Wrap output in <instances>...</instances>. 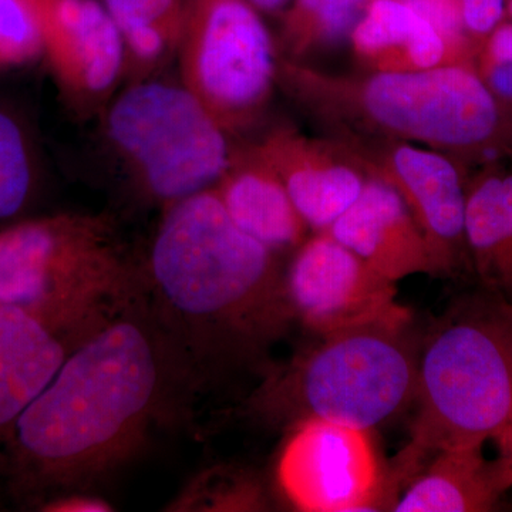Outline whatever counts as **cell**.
Masks as SVG:
<instances>
[{
  "instance_id": "15",
  "label": "cell",
  "mask_w": 512,
  "mask_h": 512,
  "mask_svg": "<svg viewBox=\"0 0 512 512\" xmlns=\"http://www.w3.org/2000/svg\"><path fill=\"white\" fill-rule=\"evenodd\" d=\"M326 232L394 284L416 274L437 275L402 195L377 175L370 174L357 200Z\"/></svg>"
},
{
  "instance_id": "19",
  "label": "cell",
  "mask_w": 512,
  "mask_h": 512,
  "mask_svg": "<svg viewBox=\"0 0 512 512\" xmlns=\"http://www.w3.org/2000/svg\"><path fill=\"white\" fill-rule=\"evenodd\" d=\"M466 242L481 285L512 302V173H487L467 188Z\"/></svg>"
},
{
  "instance_id": "30",
  "label": "cell",
  "mask_w": 512,
  "mask_h": 512,
  "mask_svg": "<svg viewBox=\"0 0 512 512\" xmlns=\"http://www.w3.org/2000/svg\"><path fill=\"white\" fill-rule=\"evenodd\" d=\"M507 15L512 19V0H507Z\"/></svg>"
},
{
  "instance_id": "16",
  "label": "cell",
  "mask_w": 512,
  "mask_h": 512,
  "mask_svg": "<svg viewBox=\"0 0 512 512\" xmlns=\"http://www.w3.org/2000/svg\"><path fill=\"white\" fill-rule=\"evenodd\" d=\"M484 446L447 448L433 454L404 485L396 512L493 511L512 488L503 457L488 460Z\"/></svg>"
},
{
  "instance_id": "18",
  "label": "cell",
  "mask_w": 512,
  "mask_h": 512,
  "mask_svg": "<svg viewBox=\"0 0 512 512\" xmlns=\"http://www.w3.org/2000/svg\"><path fill=\"white\" fill-rule=\"evenodd\" d=\"M350 42L373 70H419L450 63L443 37L403 0H369Z\"/></svg>"
},
{
  "instance_id": "5",
  "label": "cell",
  "mask_w": 512,
  "mask_h": 512,
  "mask_svg": "<svg viewBox=\"0 0 512 512\" xmlns=\"http://www.w3.org/2000/svg\"><path fill=\"white\" fill-rule=\"evenodd\" d=\"M295 89L328 116L372 128L394 141L444 154H484L504 131L503 103L470 64L326 76L288 66Z\"/></svg>"
},
{
  "instance_id": "13",
  "label": "cell",
  "mask_w": 512,
  "mask_h": 512,
  "mask_svg": "<svg viewBox=\"0 0 512 512\" xmlns=\"http://www.w3.org/2000/svg\"><path fill=\"white\" fill-rule=\"evenodd\" d=\"M281 178L296 210L315 232L328 231L365 188L369 171L350 148L275 128L255 147Z\"/></svg>"
},
{
  "instance_id": "3",
  "label": "cell",
  "mask_w": 512,
  "mask_h": 512,
  "mask_svg": "<svg viewBox=\"0 0 512 512\" xmlns=\"http://www.w3.org/2000/svg\"><path fill=\"white\" fill-rule=\"evenodd\" d=\"M416 416L410 440L387 470L396 501L433 454L484 446L512 420V302L481 288L464 293L419 340Z\"/></svg>"
},
{
  "instance_id": "14",
  "label": "cell",
  "mask_w": 512,
  "mask_h": 512,
  "mask_svg": "<svg viewBox=\"0 0 512 512\" xmlns=\"http://www.w3.org/2000/svg\"><path fill=\"white\" fill-rule=\"evenodd\" d=\"M103 322L63 323L0 305V439L52 382L74 346Z\"/></svg>"
},
{
  "instance_id": "4",
  "label": "cell",
  "mask_w": 512,
  "mask_h": 512,
  "mask_svg": "<svg viewBox=\"0 0 512 512\" xmlns=\"http://www.w3.org/2000/svg\"><path fill=\"white\" fill-rule=\"evenodd\" d=\"M419 340L406 306L318 336L291 362L271 367L252 396V410L285 427L323 419L372 431L413 404Z\"/></svg>"
},
{
  "instance_id": "8",
  "label": "cell",
  "mask_w": 512,
  "mask_h": 512,
  "mask_svg": "<svg viewBox=\"0 0 512 512\" xmlns=\"http://www.w3.org/2000/svg\"><path fill=\"white\" fill-rule=\"evenodd\" d=\"M178 53L181 83L229 134L261 116L275 83L276 53L249 0H190Z\"/></svg>"
},
{
  "instance_id": "1",
  "label": "cell",
  "mask_w": 512,
  "mask_h": 512,
  "mask_svg": "<svg viewBox=\"0 0 512 512\" xmlns=\"http://www.w3.org/2000/svg\"><path fill=\"white\" fill-rule=\"evenodd\" d=\"M276 255L235 225L214 187L168 205L148 258L160 333L212 375L261 372L296 323Z\"/></svg>"
},
{
  "instance_id": "28",
  "label": "cell",
  "mask_w": 512,
  "mask_h": 512,
  "mask_svg": "<svg viewBox=\"0 0 512 512\" xmlns=\"http://www.w3.org/2000/svg\"><path fill=\"white\" fill-rule=\"evenodd\" d=\"M494 440L497 441L498 448H500V457L504 458L512 474V420Z\"/></svg>"
},
{
  "instance_id": "29",
  "label": "cell",
  "mask_w": 512,
  "mask_h": 512,
  "mask_svg": "<svg viewBox=\"0 0 512 512\" xmlns=\"http://www.w3.org/2000/svg\"><path fill=\"white\" fill-rule=\"evenodd\" d=\"M261 13H278L288 8L291 0H249Z\"/></svg>"
},
{
  "instance_id": "23",
  "label": "cell",
  "mask_w": 512,
  "mask_h": 512,
  "mask_svg": "<svg viewBox=\"0 0 512 512\" xmlns=\"http://www.w3.org/2000/svg\"><path fill=\"white\" fill-rule=\"evenodd\" d=\"M120 35L138 29H158L180 40L190 0H101Z\"/></svg>"
},
{
  "instance_id": "2",
  "label": "cell",
  "mask_w": 512,
  "mask_h": 512,
  "mask_svg": "<svg viewBox=\"0 0 512 512\" xmlns=\"http://www.w3.org/2000/svg\"><path fill=\"white\" fill-rule=\"evenodd\" d=\"M170 349L136 313L84 336L13 424L10 461L26 487L67 490L119 464L163 402Z\"/></svg>"
},
{
  "instance_id": "25",
  "label": "cell",
  "mask_w": 512,
  "mask_h": 512,
  "mask_svg": "<svg viewBox=\"0 0 512 512\" xmlns=\"http://www.w3.org/2000/svg\"><path fill=\"white\" fill-rule=\"evenodd\" d=\"M464 28L480 52L493 30L504 22L507 0H456Z\"/></svg>"
},
{
  "instance_id": "27",
  "label": "cell",
  "mask_w": 512,
  "mask_h": 512,
  "mask_svg": "<svg viewBox=\"0 0 512 512\" xmlns=\"http://www.w3.org/2000/svg\"><path fill=\"white\" fill-rule=\"evenodd\" d=\"M46 510L63 512H106L113 510L107 501L93 495H69L46 505Z\"/></svg>"
},
{
  "instance_id": "10",
  "label": "cell",
  "mask_w": 512,
  "mask_h": 512,
  "mask_svg": "<svg viewBox=\"0 0 512 512\" xmlns=\"http://www.w3.org/2000/svg\"><path fill=\"white\" fill-rule=\"evenodd\" d=\"M285 288L296 322L316 336L366 325L402 308L396 284L326 231L296 248Z\"/></svg>"
},
{
  "instance_id": "26",
  "label": "cell",
  "mask_w": 512,
  "mask_h": 512,
  "mask_svg": "<svg viewBox=\"0 0 512 512\" xmlns=\"http://www.w3.org/2000/svg\"><path fill=\"white\" fill-rule=\"evenodd\" d=\"M478 59L512 63V22H501L485 39Z\"/></svg>"
},
{
  "instance_id": "7",
  "label": "cell",
  "mask_w": 512,
  "mask_h": 512,
  "mask_svg": "<svg viewBox=\"0 0 512 512\" xmlns=\"http://www.w3.org/2000/svg\"><path fill=\"white\" fill-rule=\"evenodd\" d=\"M106 134L141 190L167 205L215 187L234 156L228 131L183 83L131 84L107 110Z\"/></svg>"
},
{
  "instance_id": "12",
  "label": "cell",
  "mask_w": 512,
  "mask_h": 512,
  "mask_svg": "<svg viewBox=\"0 0 512 512\" xmlns=\"http://www.w3.org/2000/svg\"><path fill=\"white\" fill-rule=\"evenodd\" d=\"M42 50L79 106L106 99L126 69L123 40L101 0H40Z\"/></svg>"
},
{
  "instance_id": "9",
  "label": "cell",
  "mask_w": 512,
  "mask_h": 512,
  "mask_svg": "<svg viewBox=\"0 0 512 512\" xmlns=\"http://www.w3.org/2000/svg\"><path fill=\"white\" fill-rule=\"evenodd\" d=\"M278 483L308 512L389 510L384 471L370 430L323 419L293 424L278 461Z\"/></svg>"
},
{
  "instance_id": "6",
  "label": "cell",
  "mask_w": 512,
  "mask_h": 512,
  "mask_svg": "<svg viewBox=\"0 0 512 512\" xmlns=\"http://www.w3.org/2000/svg\"><path fill=\"white\" fill-rule=\"evenodd\" d=\"M127 278L113 229L101 218L62 215L0 234V305L57 322H99Z\"/></svg>"
},
{
  "instance_id": "21",
  "label": "cell",
  "mask_w": 512,
  "mask_h": 512,
  "mask_svg": "<svg viewBox=\"0 0 512 512\" xmlns=\"http://www.w3.org/2000/svg\"><path fill=\"white\" fill-rule=\"evenodd\" d=\"M30 185L32 167L25 137L18 123L0 111V220L22 210Z\"/></svg>"
},
{
  "instance_id": "22",
  "label": "cell",
  "mask_w": 512,
  "mask_h": 512,
  "mask_svg": "<svg viewBox=\"0 0 512 512\" xmlns=\"http://www.w3.org/2000/svg\"><path fill=\"white\" fill-rule=\"evenodd\" d=\"M40 50V0H0V63H23L33 59Z\"/></svg>"
},
{
  "instance_id": "17",
  "label": "cell",
  "mask_w": 512,
  "mask_h": 512,
  "mask_svg": "<svg viewBox=\"0 0 512 512\" xmlns=\"http://www.w3.org/2000/svg\"><path fill=\"white\" fill-rule=\"evenodd\" d=\"M214 188L235 225L276 254L308 239L309 227L281 178L255 147L234 153Z\"/></svg>"
},
{
  "instance_id": "24",
  "label": "cell",
  "mask_w": 512,
  "mask_h": 512,
  "mask_svg": "<svg viewBox=\"0 0 512 512\" xmlns=\"http://www.w3.org/2000/svg\"><path fill=\"white\" fill-rule=\"evenodd\" d=\"M194 507L211 511H249L264 507L262 491L252 478L232 473H210L202 476L187 495Z\"/></svg>"
},
{
  "instance_id": "11",
  "label": "cell",
  "mask_w": 512,
  "mask_h": 512,
  "mask_svg": "<svg viewBox=\"0 0 512 512\" xmlns=\"http://www.w3.org/2000/svg\"><path fill=\"white\" fill-rule=\"evenodd\" d=\"M357 158L370 174L383 178L402 195L429 245L437 275H456L470 264L467 185L448 154L394 141L377 160Z\"/></svg>"
},
{
  "instance_id": "20",
  "label": "cell",
  "mask_w": 512,
  "mask_h": 512,
  "mask_svg": "<svg viewBox=\"0 0 512 512\" xmlns=\"http://www.w3.org/2000/svg\"><path fill=\"white\" fill-rule=\"evenodd\" d=\"M369 0H291L284 15V39L293 55L350 39Z\"/></svg>"
}]
</instances>
